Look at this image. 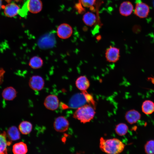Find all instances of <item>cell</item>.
Listing matches in <instances>:
<instances>
[{
  "mask_svg": "<svg viewBox=\"0 0 154 154\" xmlns=\"http://www.w3.org/2000/svg\"><path fill=\"white\" fill-rule=\"evenodd\" d=\"M125 147V145L117 138L105 139L101 137L100 139V148L107 154H119Z\"/></svg>",
  "mask_w": 154,
  "mask_h": 154,
  "instance_id": "cell-1",
  "label": "cell"
},
{
  "mask_svg": "<svg viewBox=\"0 0 154 154\" xmlns=\"http://www.w3.org/2000/svg\"><path fill=\"white\" fill-rule=\"evenodd\" d=\"M95 114L94 107L90 104H86L77 109L73 114V117L81 123H86L92 120Z\"/></svg>",
  "mask_w": 154,
  "mask_h": 154,
  "instance_id": "cell-2",
  "label": "cell"
},
{
  "mask_svg": "<svg viewBox=\"0 0 154 154\" xmlns=\"http://www.w3.org/2000/svg\"><path fill=\"white\" fill-rule=\"evenodd\" d=\"M105 57L106 61L110 63H116L119 60L120 57L119 48L111 45L106 50Z\"/></svg>",
  "mask_w": 154,
  "mask_h": 154,
  "instance_id": "cell-3",
  "label": "cell"
},
{
  "mask_svg": "<svg viewBox=\"0 0 154 154\" xmlns=\"http://www.w3.org/2000/svg\"><path fill=\"white\" fill-rule=\"evenodd\" d=\"M57 36L62 39H66L70 38L73 33L71 26L68 24L63 23L58 26L56 30Z\"/></svg>",
  "mask_w": 154,
  "mask_h": 154,
  "instance_id": "cell-4",
  "label": "cell"
},
{
  "mask_svg": "<svg viewBox=\"0 0 154 154\" xmlns=\"http://www.w3.org/2000/svg\"><path fill=\"white\" fill-rule=\"evenodd\" d=\"M29 85L30 88L35 91H40L44 88L45 82L41 76L35 75L32 76L29 81Z\"/></svg>",
  "mask_w": 154,
  "mask_h": 154,
  "instance_id": "cell-5",
  "label": "cell"
},
{
  "mask_svg": "<svg viewBox=\"0 0 154 154\" xmlns=\"http://www.w3.org/2000/svg\"><path fill=\"white\" fill-rule=\"evenodd\" d=\"M68 120L64 117L59 116L55 119L53 123L54 129L59 132H64L67 131L69 127Z\"/></svg>",
  "mask_w": 154,
  "mask_h": 154,
  "instance_id": "cell-6",
  "label": "cell"
},
{
  "mask_svg": "<svg viewBox=\"0 0 154 154\" xmlns=\"http://www.w3.org/2000/svg\"><path fill=\"white\" fill-rule=\"evenodd\" d=\"M150 12L149 6L141 1H138L135 4L134 14L141 18H144L148 15Z\"/></svg>",
  "mask_w": 154,
  "mask_h": 154,
  "instance_id": "cell-7",
  "label": "cell"
},
{
  "mask_svg": "<svg viewBox=\"0 0 154 154\" xmlns=\"http://www.w3.org/2000/svg\"><path fill=\"white\" fill-rule=\"evenodd\" d=\"M59 100L58 97L54 95L49 94L45 98L44 102L45 107L47 109L54 111L59 106Z\"/></svg>",
  "mask_w": 154,
  "mask_h": 154,
  "instance_id": "cell-8",
  "label": "cell"
},
{
  "mask_svg": "<svg viewBox=\"0 0 154 154\" xmlns=\"http://www.w3.org/2000/svg\"><path fill=\"white\" fill-rule=\"evenodd\" d=\"M86 102H87L86 100L82 93L72 96L69 101L68 106L71 108L77 109L85 104V103Z\"/></svg>",
  "mask_w": 154,
  "mask_h": 154,
  "instance_id": "cell-9",
  "label": "cell"
},
{
  "mask_svg": "<svg viewBox=\"0 0 154 154\" xmlns=\"http://www.w3.org/2000/svg\"><path fill=\"white\" fill-rule=\"evenodd\" d=\"M2 8L4 10L5 15L6 16L12 17L18 13L20 8L16 4L14 3H8L6 5H2Z\"/></svg>",
  "mask_w": 154,
  "mask_h": 154,
  "instance_id": "cell-10",
  "label": "cell"
},
{
  "mask_svg": "<svg viewBox=\"0 0 154 154\" xmlns=\"http://www.w3.org/2000/svg\"><path fill=\"white\" fill-rule=\"evenodd\" d=\"M77 88L82 91H86L90 87V82L85 76L82 75L78 77L75 82Z\"/></svg>",
  "mask_w": 154,
  "mask_h": 154,
  "instance_id": "cell-11",
  "label": "cell"
},
{
  "mask_svg": "<svg viewBox=\"0 0 154 154\" xmlns=\"http://www.w3.org/2000/svg\"><path fill=\"white\" fill-rule=\"evenodd\" d=\"M141 117L140 113L134 109L130 110L125 113V117L126 121L130 124L136 123L140 119Z\"/></svg>",
  "mask_w": 154,
  "mask_h": 154,
  "instance_id": "cell-12",
  "label": "cell"
},
{
  "mask_svg": "<svg viewBox=\"0 0 154 154\" xmlns=\"http://www.w3.org/2000/svg\"><path fill=\"white\" fill-rule=\"evenodd\" d=\"M27 6L28 11L33 13L40 12L42 8V3L40 0H27Z\"/></svg>",
  "mask_w": 154,
  "mask_h": 154,
  "instance_id": "cell-13",
  "label": "cell"
},
{
  "mask_svg": "<svg viewBox=\"0 0 154 154\" xmlns=\"http://www.w3.org/2000/svg\"><path fill=\"white\" fill-rule=\"evenodd\" d=\"M8 141L6 132L0 131V154H7V147L11 143Z\"/></svg>",
  "mask_w": 154,
  "mask_h": 154,
  "instance_id": "cell-14",
  "label": "cell"
},
{
  "mask_svg": "<svg viewBox=\"0 0 154 154\" xmlns=\"http://www.w3.org/2000/svg\"><path fill=\"white\" fill-rule=\"evenodd\" d=\"M133 7L129 1H126L121 3L119 8L120 13L122 15L127 16L130 15L133 11Z\"/></svg>",
  "mask_w": 154,
  "mask_h": 154,
  "instance_id": "cell-15",
  "label": "cell"
},
{
  "mask_svg": "<svg viewBox=\"0 0 154 154\" xmlns=\"http://www.w3.org/2000/svg\"><path fill=\"white\" fill-rule=\"evenodd\" d=\"M17 92L13 87L10 86L5 88L3 90L2 95L3 98L6 100H12L17 96Z\"/></svg>",
  "mask_w": 154,
  "mask_h": 154,
  "instance_id": "cell-16",
  "label": "cell"
},
{
  "mask_svg": "<svg viewBox=\"0 0 154 154\" xmlns=\"http://www.w3.org/2000/svg\"><path fill=\"white\" fill-rule=\"evenodd\" d=\"M6 133L7 137L11 141L18 140L21 138L20 132L19 129L14 126L9 128Z\"/></svg>",
  "mask_w": 154,
  "mask_h": 154,
  "instance_id": "cell-17",
  "label": "cell"
},
{
  "mask_svg": "<svg viewBox=\"0 0 154 154\" xmlns=\"http://www.w3.org/2000/svg\"><path fill=\"white\" fill-rule=\"evenodd\" d=\"M44 61L40 56H35L31 57L30 59L28 65L31 68L37 69L40 68L43 66Z\"/></svg>",
  "mask_w": 154,
  "mask_h": 154,
  "instance_id": "cell-18",
  "label": "cell"
},
{
  "mask_svg": "<svg viewBox=\"0 0 154 154\" xmlns=\"http://www.w3.org/2000/svg\"><path fill=\"white\" fill-rule=\"evenodd\" d=\"M12 151L14 154H26L28 151L27 146L25 143L19 142L13 145Z\"/></svg>",
  "mask_w": 154,
  "mask_h": 154,
  "instance_id": "cell-19",
  "label": "cell"
},
{
  "mask_svg": "<svg viewBox=\"0 0 154 154\" xmlns=\"http://www.w3.org/2000/svg\"><path fill=\"white\" fill-rule=\"evenodd\" d=\"M82 19L84 23L86 25L92 27L96 23V17L94 13L88 12L83 15Z\"/></svg>",
  "mask_w": 154,
  "mask_h": 154,
  "instance_id": "cell-20",
  "label": "cell"
},
{
  "mask_svg": "<svg viewBox=\"0 0 154 154\" xmlns=\"http://www.w3.org/2000/svg\"><path fill=\"white\" fill-rule=\"evenodd\" d=\"M33 127L31 123L29 121H24L20 123L19 125L18 129L22 134L27 135L31 132Z\"/></svg>",
  "mask_w": 154,
  "mask_h": 154,
  "instance_id": "cell-21",
  "label": "cell"
},
{
  "mask_svg": "<svg viewBox=\"0 0 154 154\" xmlns=\"http://www.w3.org/2000/svg\"><path fill=\"white\" fill-rule=\"evenodd\" d=\"M141 109L145 114H151L154 112V103L150 100H146L142 103Z\"/></svg>",
  "mask_w": 154,
  "mask_h": 154,
  "instance_id": "cell-22",
  "label": "cell"
},
{
  "mask_svg": "<svg viewBox=\"0 0 154 154\" xmlns=\"http://www.w3.org/2000/svg\"><path fill=\"white\" fill-rule=\"evenodd\" d=\"M128 127L124 123H120L117 125L115 127L116 133L118 135L123 136L125 135L127 132Z\"/></svg>",
  "mask_w": 154,
  "mask_h": 154,
  "instance_id": "cell-23",
  "label": "cell"
},
{
  "mask_svg": "<svg viewBox=\"0 0 154 154\" xmlns=\"http://www.w3.org/2000/svg\"><path fill=\"white\" fill-rule=\"evenodd\" d=\"M144 149L146 154H154V140L147 141L144 145Z\"/></svg>",
  "mask_w": 154,
  "mask_h": 154,
  "instance_id": "cell-24",
  "label": "cell"
},
{
  "mask_svg": "<svg viewBox=\"0 0 154 154\" xmlns=\"http://www.w3.org/2000/svg\"><path fill=\"white\" fill-rule=\"evenodd\" d=\"M96 0H79V2L84 7L91 8L95 4Z\"/></svg>",
  "mask_w": 154,
  "mask_h": 154,
  "instance_id": "cell-25",
  "label": "cell"
},
{
  "mask_svg": "<svg viewBox=\"0 0 154 154\" xmlns=\"http://www.w3.org/2000/svg\"><path fill=\"white\" fill-rule=\"evenodd\" d=\"M5 72V71L3 68H0V84L3 82Z\"/></svg>",
  "mask_w": 154,
  "mask_h": 154,
  "instance_id": "cell-26",
  "label": "cell"
},
{
  "mask_svg": "<svg viewBox=\"0 0 154 154\" xmlns=\"http://www.w3.org/2000/svg\"><path fill=\"white\" fill-rule=\"evenodd\" d=\"M19 0H5L8 3H10L12 1H19Z\"/></svg>",
  "mask_w": 154,
  "mask_h": 154,
  "instance_id": "cell-27",
  "label": "cell"
},
{
  "mask_svg": "<svg viewBox=\"0 0 154 154\" xmlns=\"http://www.w3.org/2000/svg\"><path fill=\"white\" fill-rule=\"evenodd\" d=\"M2 0H0V10L2 8Z\"/></svg>",
  "mask_w": 154,
  "mask_h": 154,
  "instance_id": "cell-28",
  "label": "cell"
},
{
  "mask_svg": "<svg viewBox=\"0 0 154 154\" xmlns=\"http://www.w3.org/2000/svg\"><path fill=\"white\" fill-rule=\"evenodd\" d=\"M153 4L154 6V0H153Z\"/></svg>",
  "mask_w": 154,
  "mask_h": 154,
  "instance_id": "cell-29",
  "label": "cell"
}]
</instances>
